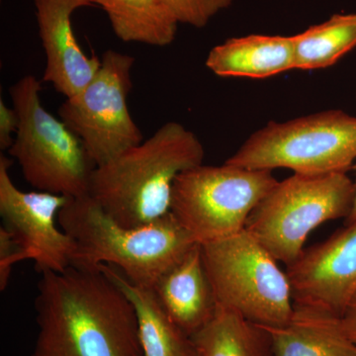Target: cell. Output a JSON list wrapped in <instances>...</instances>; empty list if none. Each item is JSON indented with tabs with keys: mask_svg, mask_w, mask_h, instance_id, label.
Instances as JSON below:
<instances>
[{
	"mask_svg": "<svg viewBox=\"0 0 356 356\" xmlns=\"http://www.w3.org/2000/svg\"><path fill=\"white\" fill-rule=\"evenodd\" d=\"M41 275L31 356H143L135 307L102 269Z\"/></svg>",
	"mask_w": 356,
	"mask_h": 356,
	"instance_id": "obj_1",
	"label": "cell"
},
{
	"mask_svg": "<svg viewBox=\"0 0 356 356\" xmlns=\"http://www.w3.org/2000/svg\"><path fill=\"white\" fill-rule=\"evenodd\" d=\"M204 158L196 134L168 122L149 139L96 166L88 195L123 226L149 224L170 214L178 175L202 165Z\"/></svg>",
	"mask_w": 356,
	"mask_h": 356,
	"instance_id": "obj_2",
	"label": "cell"
},
{
	"mask_svg": "<svg viewBox=\"0 0 356 356\" xmlns=\"http://www.w3.org/2000/svg\"><path fill=\"white\" fill-rule=\"evenodd\" d=\"M58 224L76 243L74 266L115 267L138 286L153 288L159 278L196 243L172 213L143 226H123L89 195L69 198Z\"/></svg>",
	"mask_w": 356,
	"mask_h": 356,
	"instance_id": "obj_3",
	"label": "cell"
},
{
	"mask_svg": "<svg viewBox=\"0 0 356 356\" xmlns=\"http://www.w3.org/2000/svg\"><path fill=\"white\" fill-rule=\"evenodd\" d=\"M41 81L32 74L9 88L19 126L9 156L26 182L38 191L67 198L88 195L96 168L81 140L41 102Z\"/></svg>",
	"mask_w": 356,
	"mask_h": 356,
	"instance_id": "obj_4",
	"label": "cell"
},
{
	"mask_svg": "<svg viewBox=\"0 0 356 356\" xmlns=\"http://www.w3.org/2000/svg\"><path fill=\"white\" fill-rule=\"evenodd\" d=\"M355 194V181L346 172L293 173L262 199L245 229L287 266L305 250L312 231L348 217Z\"/></svg>",
	"mask_w": 356,
	"mask_h": 356,
	"instance_id": "obj_5",
	"label": "cell"
},
{
	"mask_svg": "<svg viewBox=\"0 0 356 356\" xmlns=\"http://www.w3.org/2000/svg\"><path fill=\"white\" fill-rule=\"evenodd\" d=\"M356 159V117L332 109L286 122L271 121L252 134L229 165L294 173L348 172Z\"/></svg>",
	"mask_w": 356,
	"mask_h": 356,
	"instance_id": "obj_6",
	"label": "cell"
},
{
	"mask_svg": "<svg viewBox=\"0 0 356 356\" xmlns=\"http://www.w3.org/2000/svg\"><path fill=\"white\" fill-rule=\"evenodd\" d=\"M201 252L218 305L262 327L289 322L294 302L286 270L248 232L203 243Z\"/></svg>",
	"mask_w": 356,
	"mask_h": 356,
	"instance_id": "obj_7",
	"label": "cell"
},
{
	"mask_svg": "<svg viewBox=\"0 0 356 356\" xmlns=\"http://www.w3.org/2000/svg\"><path fill=\"white\" fill-rule=\"evenodd\" d=\"M277 182L270 170L202 163L178 175L170 213L196 243L215 242L245 229Z\"/></svg>",
	"mask_w": 356,
	"mask_h": 356,
	"instance_id": "obj_8",
	"label": "cell"
},
{
	"mask_svg": "<svg viewBox=\"0 0 356 356\" xmlns=\"http://www.w3.org/2000/svg\"><path fill=\"white\" fill-rule=\"evenodd\" d=\"M134 64L128 54L105 51L92 81L58 108V118L76 134L96 166L144 140L128 108Z\"/></svg>",
	"mask_w": 356,
	"mask_h": 356,
	"instance_id": "obj_9",
	"label": "cell"
},
{
	"mask_svg": "<svg viewBox=\"0 0 356 356\" xmlns=\"http://www.w3.org/2000/svg\"><path fill=\"white\" fill-rule=\"evenodd\" d=\"M13 161L0 154V216L37 271L62 273L74 266L76 247L58 227V216L69 198L43 191H20L9 175Z\"/></svg>",
	"mask_w": 356,
	"mask_h": 356,
	"instance_id": "obj_10",
	"label": "cell"
},
{
	"mask_svg": "<svg viewBox=\"0 0 356 356\" xmlns=\"http://www.w3.org/2000/svg\"><path fill=\"white\" fill-rule=\"evenodd\" d=\"M286 273L294 305L341 317L356 294V222L305 248Z\"/></svg>",
	"mask_w": 356,
	"mask_h": 356,
	"instance_id": "obj_11",
	"label": "cell"
},
{
	"mask_svg": "<svg viewBox=\"0 0 356 356\" xmlns=\"http://www.w3.org/2000/svg\"><path fill=\"white\" fill-rule=\"evenodd\" d=\"M40 39L46 55L44 83L69 98L81 92L97 74L102 60L88 57L77 42L72 14L95 7V0H33Z\"/></svg>",
	"mask_w": 356,
	"mask_h": 356,
	"instance_id": "obj_12",
	"label": "cell"
},
{
	"mask_svg": "<svg viewBox=\"0 0 356 356\" xmlns=\"http://www.w3.org/2000/svg\"><path fill=\"white\" fill-rule=\"evenodd\" d=\"M152 290L168 318L189 337L207 324L217 310L199 243L168 269Z\"/></svg>",
	"mask_w": 356,
	"mask_h": 356,
	"instance_id": "obj_13",
	"label": "cell"
},
{
	"mask_svg": "<svg viewBox=\"0 0 356 356\" xmlns=\"http://www.w3.org/2000/svg\"><path fill=\"white\" fill-rule=\"evenodd\" d=\"M264 327L273 356H356V343L344 331L341 317L327 312L294 305L286 325Z\"/></svg>",
	"mask_w": 356,
	"mask_h": 356,
	"instance_id": "obj_14",
	"label": "cell"
},
{
	"mask_svg": "<svg viewBox=\"0 0 356 356\" xmlns=\"http://www.w3.org/2000/svg\"><path fill=\"white\" fill-rule=\"evenodd\" d=\"M205 64L221 77L274 76L295 70L293 37L248 35L228 39L209 51Z\"/></svg>",
	"mask_w": 356,
	"mask_h": 356,
	"instance_id": "obj_15",
	"label": "cell"
},
{
	"mask_svg": "<svg viewBox=\"0 0 356 356\" xmlns=\"http://www.w3.org/2000/svg\"><path fill=\"white\" fill-rule=\"evenodd\" d=\"M98 268L116 283L134 304L143 356H194L191 337L168 318L151 288L134 284L109 264H100Z\"/></svg>",
	"mask_w": 356,
	"mask_h": 356,
	"instance_id": "obj_16",
	"label": "cell"
},
{
	"mask_svg": "<svg viewBox=\"0 0 356 356\" xmlns=\"http://www.w3.org/2000/svg\"><path fill=\"white\" fill-rule=\"evenodd\" d=\"M191 339L194 356H273L270 337L264 327L220 305Z\"/></svg>",
	"mask_w": 356,
	"mask_h": 356,
	"instance_id": "obj_17",
	"label": "cell"
},
{
	"mask_svg": "<svg viewBox=\"0 0 356 356\" xmlns=\"http://www.w3.org/2000/svg\"><path fill=\"white\" fill-rule=\"evenodd\" d=\"M108 17L114 34L126 43L166 47L175 41L179 23L163 0H95Z\"/></svg>",
	"mask_w": 356,
	"mask_h": 356,
	"instance_id": "obj_18",
	"label": "cell"
},
{
	"mask_svg": "<svg viewBox=\"0 0 356 356\" xmlns=\"http://www.w3.org/2000/svg\"><path fill=\"white\" fill-rule=\"evenodd\" d=\"M292 37L295 70L327 69L356 48V14H334Z\"/></svg>",
	"mask_w": 356,
	"mask_h": 356,
	"instance_id": "obj_19",
	"label": "cell"
},
{
	"mask_svg": "<svg viewBox=\"0 0 356 356\" xmlns=\"http://www.w3.org/2000/svg\"><path fill=\"white\" fill-rule=\"evenodd\" d=\"M163 2L179 24L201 29L218 13L228 9L234 0H163Z\"/></svg>",
	"mask_w": 356,
	"mask_h": 356,
	"instance_id": "obj_20",
	"label": "cell"
},
{
	"mask_svg": "<svg viewBox=\"0 0 356 356\" xmlns=\"http://www.w3.org/2000/svg\"><path fill=\"white\" fill-rule=\"evenodd\" d=\"M28 255L19 243L16 242L13 234L1 226L0 228V290L4 291L8 286L14 266L26 261Z\"/></svg>",
	"mask_w": 356,
	"mask_h": 356,
	"instance_id": "obj_21",
	"label": "cell"
},
{
	"mask_svg": "<svg viewBox=\"0 0 356 356\" xmlns=\"http://www.w3.org/2000/svg\"><path fill=\"white\" fill-rule=\"evenodd\" d=\"M19 126L17 112L0 99V151L8 152L13 147Z\"/></svg>",
	"mask_w": 356,
	"mask_h": 356,
	"instance_id": "obj_22",
	"label": "cell"
},
{
	"mask_svg": "<svg viewBox=\"0 0 356 356\" xmlns=\"http://www.w3.org/2000/svg\"><path fill=\"white\" fill-rule=\"evenodd\" d=\"M341 322L346 334L356 343V294L341 316Z\"/></svg>",
	"mask_w": 356,
	"mask_h": 356,
	"instance_id": "obj_23",
	"label": "cell"
},
{
	"mask_svg": "<svg viewBox=\"0 0 356 356\" xmlns=\"http://www.w3.org/2000/svg\"><path fill=\"white\" fill-rule=\"evenodd\" d=\"M353 170H355V201H353V209H351L350 214L348 215V217L344 220L346 222V225L348 224H353V222H356V163L353 165Z\"/></svg>",
	"mask_w": 356,
	"mask_h": 356,
	"instance_id": "obj_24",
	"label": "cell"
},
{
	"mask_svg": "<svg viewBox=\"0 0 356 356\" xmlns=\"http://www.w3.org/2000/svg\"><path fill=\"white\" fill-rule=\"evenodd\" d=\"M355 97H356V88H355Z\"/></svg>",
	"mask_w": 356,
	"mask_h": 356,
	"instance_id": "obj_25",
	"label": "cell"
}]
</instances>
